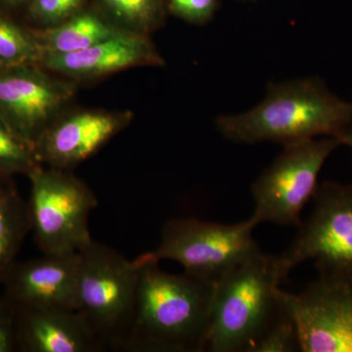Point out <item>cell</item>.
Returning <instances> with one entry per match:
<instances>
[{
	"mask_svg": "<svg viewBox=\"0 0 352 352\" xmlns=\"http://www.w3.org/2000/svg\"><path fill=\"white\" fill-rule=\"evenodd\" d=\"M138 288L131 335L124 351H207L214 285L175 275L138 256Z\"/></svg>",
	"mask_w": 352,
	"mask_h": 352,
	"instance_id": "cell-1",
	"label": "cell"
},
{
	"mask_svg": "<svg viewBox=\"0 0 352 352\" xmlns=\"http://www.w3.org/2000/svg\"><path fill=\"white\" fill-rule=\"evenodd\" d=\"M349 113V102L333 94L321 78L312 76L271 83L256 107L220 116L215 126L223 138L242 144L287 146L320 136L340 142Z\"/></svg>",
	"mask_w": 352,
	"mask_h": 352,
	"instance_id": "cell-2",
	"label": "cell"
},
{
	"mask_svg": "<svg viewBox=\"0 0 352 352\" xmlns=\"http://www.w3.org/2000/svg\"><path fill=\"white\" fill-rule=\"evenodd\" d=\"M278 256L259 250L214 286L207 351L251 352L288 309Z\"/></svg>",
	"mask_w": 352,
	"mask_h": 352,
	"instance_id": "cell-3",
	"label": "cell"
},
{
	"mask_svg": "<svg viewBox=\"0 0 352 352\" xmlns=\"http://www.w3.org/2000/svg\"><path fill=\"white\" fill-rule=\"evenodd\" d=\"M78 256L76 311L106 351H124L135 312L138 264L94 240Z\"/></svg>",
	"mask_w": 352,
	"mask_h": 352,
	"instance_id": "cell-4",
	"label": "cell"
},
{
	"mask_svg": "<svg viewBox=\"0 0 352 352\" xmlns=\"http://www.w3.org/2000/svg\"><path fill=\"white\" fill-rule=\"evenodd\" d=\"M256 226L251 217L235 224L194 217L170 219L164 223L157 249L139 256L156 263L175 261L186 274L215 286L259 251L252 236Z\"/></svg>",
	"mask_w": 352,
	"mask_h": 352,
	"instance_id": "cell-5",
	"label": "cell"
},
{
	"mask_svg": "<svg viewBox=\"0 0 352 352\" xmlns=\"http://www.w3.org/2000/svg\"><path fill=\"white\" fill-rule=\"evenodd\" d=\"M32 231L43 254H78L94 241L88 219L98 199L85 183L65 170L38 168L28 175Z\"/></svg>",
	"mask_w": 352,
	"mask_h": 352,
	"instance_id": "cell-6",
	"label": "cell"
},
{
	"mask_svg": "<svg viewBox=\"0 0 352 352\" xmlns=\"http://www.w3.org/2000/svg\"><path fill=\"white\" fill-rule=\"evenodd\" d=\"M340 142L314 138L284 146L283 152L252 185L254 210L251 219L281 226H300V214L314 198L318 175Z\"/></svg>",
	"mask_w": 352,
	"mask_h": 352,
	"instance_id": "cell-7",
	"label": "cell"
},
{
	"mask_svg": "<svg viewBox=\"0 0 352 352\" xmlns=\"http://www.w3.org/2000/svg\"><path fill=\"white\" fill-rule=\"evenodd\" d=\"M314 210L288 249L278 256L284 280L314 259L321 274L352 276V185L324 182L317 186Z\"/></svg>",
	"mask_w": 352,
	"mask_h": 352,
	"instance_id": "cell-8",
	"label": "cell"
},
{
	"mask_svg": "<svg viewBox=\"0 0 352 352\" xmlns=\"http://www.w3.org/2000/svg\"><path fill=\"white\" fill-rule=\"evenodd\" d=\"M287 300L300 351L352 352V276L321 274Z\"/></svg>",
	"mask_w": 352,
	"mask_h": 352,
	"instance_id": "cell-9",
	"label": "cell"
},
{
	"mask_svg": "<svg viewBox=\"0 0 352 352\" xmlns=\"http://www.w3.org/2000/svg\"><path fill=\"white\" fill-rule=\"evenodd\" d=\"M69 87L23 65L0 71V118L36 148Z\"/></svg>",
	"mask_w": 352,
	"mask_h": 352,
	"instance_id": "cell-10",
	"label": "cell"
},
{
	"mask_svg": "<svg viewBox=\"0 0 352 352\" xmlns=\"http://www.w3.org/2000/svg\"><path fill=\"white\" fill-rule=\"evenodd\" d=\"M80 256L43 254L14 263L2 280L3 296L15 307H56L76 310Z\"/></svg>",
	"mask_w": 352,
	"mask_h": 352,
	"instance_id": "cell-11",
	"label": "cell"
},
{
	"mask_svg": "<svg viewBox=\"0 0 352 352\" xmlns=\"http://www.w3.org/2000/svg\"><path fill=\"white\" fill-rule=\"evenodd\" d=\"M15 308L19 351H106L76 310L56 307Z\"/></svg>",
	"mask_w": 352,
	"mask_h": 352,
	"instance_id": "cell-12",
	"label": "cell"
},
{
	"mask_svg": "<svg viewBox=\"0 0 352 352\" xmlns=\"http://www.w3.org/2000/svg\"><path fill=\"white\" fill-rule=\"evenodd\" d=\"M126 119L113 113H80L52 124L36 145L39 162L67 170L92 156L124 126Z\"/></svg>",
	"mask_w": 352,
	"mask_h": 352,
	"instance_id": "cell-13",
	"label": "cell"
},
{
	"mask_svg": "<svg viewBox=\"0 0 352 352\" xmlns=\"http://www.w3.org/2000/svg\"><path fill=\"white\" fill-rule=\"evenodd\" d=\"M46 68L74 76H95L136 65L162 63L151 43L143 36L124 32L87 50L67 54H46Z\"/></svg>",
	"mask_w": 352,
	"mask_h": 352,
	"instance_id": "cell-14",
	"label": "cell"
},
{
	"mask_svg": "<svg viewBox=\"0 0 352 352\" xmlns=\"http://www.w3.org/2000/svg\"><path fill=\"white\" fill-rule=\"evenodd\" d=\"M122 30L91 13L78 14L41 34L38 43L46 54H67L107 41L122 34Z\"/></svg>",
	"mask_w": 352,
	"mask_h": 352,
	"instance_id": "cell-15",
	"label": "cell"
},
{
	"mask_svg": "<svg viewBox=\"0 0 352 352\" xmlns=\"http://www.w3.org/2000/svg\"><path fill=\"white\" fill-rule=\"evenodd\" d=\"M31 230L28 203L14 187H0V283L15 263L21 245Z\"/></svg>",
	"mask_w": 352,
	"mask_h": 352,
	"instance_id": "cell-16",
	"label": "cell"
},
{
	"mask_svg": "<svg viewBox=\"0 0 352 352\" xmlns=\"http://www.w3.org/2000/svg\"><path fill=\"white\" fill-rule=\"evenodd\" d=\"M36 148L21 138L0 118V173L8 176L30 173L39 166Z\"/></svg>",
	"mask_w": 352,
	"mask_h": 352,
	"instance_id": "cell-17",
	"label": "cell"
},
{
	"mask_svg": "<svg viewBox=\"0 0 352 352\" xmlns=\"http://www.w3.org/2000/svg\"><path fill=\"white\" fill-rule=\"evenodd\" d=\"M43 50L38 39L0 15V61L20 66L43 59Z\"/></svg>",
	"mask_w": 352,
	"mask_h": 352,
	"instance_id": "cell-18",
	"label": "cell"
},
{
	"mask_svg": "<svg viewBox=\"0 0 352 352\" xmlns=\"http://www.w3.org/2000/svg\"><path fill=\"white\" fill-rule=\"evenodd\" d=\"M111 14L124 24L147 30L161 19V0H102Z\"/></svg>",
	"mask_w": 352,
	"mask_h": 352,
	"instance_id": "cell-19",
	"label": "cell"
},
{
	"mask_svg": "<svg viewBox=\"0 0 352 352\" xmlns=\"http://www.w3.org/2000/svg\"><path fill=\"white\" fill-rule=\"evenodd\" d=\"M288 302V300H287ZM300 351V340L295 320L288 309L273 324L251 352Z\"/></svg>",
	"mask_w": 352,
	"mask_h": 352,
	"instance_id": "cell-20",
	"label": "cell"
},
{
	"mask_svg": "<svg viewBox=\"0 0 352 352\" xmlns=\"http://www.w3.org/2000/svg\"><path fill=\"white\" fill-rule=\"evenodd\" d=\"M85 0H32L30 13L45 24H58L73 17Z\"/></svg>",
	"mask_w": 352,
	"mask_h": 352,
	"instance_id": "cell-21",
	"label": "cell"
},
{
	"mask_svg": "<svg viewBox=\"0 0 352 352\" xmlns=\"http://www.w3.org/2000/svg\"><path fill=\"white\" fill-rule=\"evenodd\" d=\"M171 10L182 19L205 23L214 16L219 0H168Z\"/></svg>",
	"mask_w": 352,
	"mask_h": 352,
	"instance_id": "cell-22",
	"label": "cell"
},
{
	"mask_svg": "<svg viewBox=\"0 0 352 352\" xmlns=\"http://www.w3.org/2000/svg\"><path fill=\"white\" fill-rule=\"evenodd\" d=\"M18 351L16 308L2 295L0 296V352Z\"/></svg>",
	"mask_w": 352,
	"mask_h": 352,
	"instance_id": "cell-23",
	"label": "cell"
},
{
	"mask_svg": "<svg viewBox=\"0 0 352 352\" xmlns=\"http://www.w3.org/2000/svg\"><path fill=\"white\" fill-rule=\"evenodd\" d=\"M349 104H351V113H349V124H347L344 134L340 138V143H342V145L349 146L352 150V100L349 102Z\"/></svg>",
	"mask_w": 352,
	"mask_h": 352,
	"instance_id": "cell-24",
	"label": "cell"
},
{
	"mask_svg": "<svg viewBox=\"0 0 352 352\" xmlns=\"http://www.w3.org/2000/svg\"><path fill=\"white\" fill-rule=\"evenodd\" d=\"M7 3L12 4V6H17V4L23 3V2L27 1V0H6Z\"/></svg>",
	"mask_w": 352,
	"mask_h": 352,
	"instance_id": "cell-25",
	"label": "cell"
},
{
	"mask_svg": "<svg viewBox=\"0 0 352 352\" xmlns=\"http://www.w3.org/2000/svg\"><path fill=\"white\" fill-rule=\"evenodd\" d=\"M6 177V175H2V173H0V187L3 186V184H1V182H3V179Z\"/></svg>",
	"mask_w": 352,
	"mask_h": 352,
	"instance_id": "cell-26",
	"label": "cell"
},
{
	"mask_svg": "<svg viewBox=\"0 0 352 352\" xmlns=\"http://www.w3.org/2000/svg\"><path fill=\"white\" fill-rule=\"evenodd\" d=\"M3 65H4V64H3V63H2V62H1V61H0V67L3 66Z\"/></svg>",
	"mask_w": 352,
	"mask_h": 352,
	"instance_id": "cell-27",
	"label": "cell"
}]
</instances>
